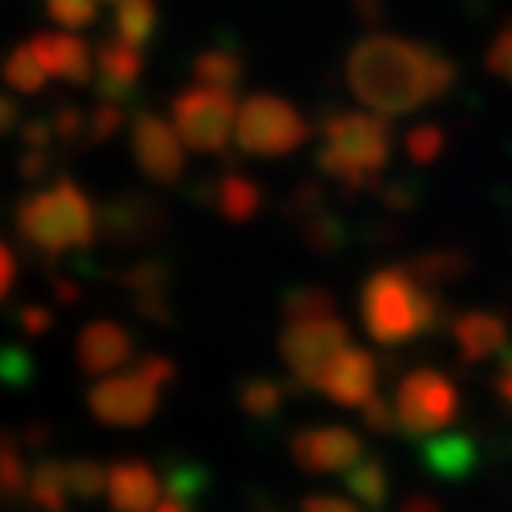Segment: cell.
I'll list each match as a JSON object with an SVG mask.
<instances>
[{"instance_id":"obj_1","label":"cell","mask_w":512,"mask_h":512,"mask_svg":"<svg viewBox=\"0 0 512 512\" xmlns=\"http://www.w3.org/2000/svg\"><path fill=\"white\" fill-rule=\"evenodd\" d=\"M346 84L372 114L399 118L433 103L456 84V65L414 38L368 35L346 57Z\"/></svg>"},{"instance_id":"obj_2","label":"cell","mask_w":512,"mask_h":512,"mask_svg":"<svg viewBox=\"0 0 512 512\" xmlns=\"http://www.w3.org/2000/svg\"><path fill=\"white\" fill-rule=\"evenodd\" d=\"M281 319H285L281 342H277L281 361H285L296 384L319 391L330 365L346 349H353L346 319L338 315V300L319 285H300L285 296Z\"/></svg>"},{"instance_id":"obj_3","label":"cell","mask_w":512,"mask_h":512,"mask_svg":"<svg viewBox=\"0 0 512 512\" xmlns=\"http://www.w3.org/2000/svg\"><path fill=\"white\" fill-rule=\"evenodd\" d=\"M323 148L315 156L319 171L346 194H376L395 152V133L380 114L368 110H330L323 118Z\"/></svg>"},{"instance_id":"obj_4","label":"cell","mask_w":512,"mask_h":512,"mask_svg":"<svg viewBox=\"0 0 512 512\" xmlns=\"http://www.w3.org/2000/svg\"><path fill=\"white\" fill-rule=\"evenodd\" d=\"M19 239L46 258L88 251L99 236V209L69 175H57L50 186H35L16 202Z\"/></svg>"},{"instance_id":"obj_5","label":"cell","mask_w":512,"mask_h":512,"mask_svg":"<svg viewBox=\"0 0 512 512\" xmlns=\"http://www.w3.org/2000/svg\"><path fill=\"white\" fill-rule=\"evenodd\" d=\"M361 323L376 346H406L440 327V289L410 266H384L361 289Z\"/></svg>"},{"instance_id":"obj_6","label":"cell","mask_w":512,"mask_h":512,"mask_svg":"<svg viewBox=\"0 0 512 512\" xmlns=\"http://www.w3.org/2000/svg\"><path fill=\"white\" fill-rule=\"evenodd\" d=\"M171 380H175V361L164 357V353H145L122 376H107V380L92 384V391H88V410L103 425L137 429V425H145L160 410L164 387Z\"/></svg>"},{"instance_id":"obj_7","label":"cell","mask_w":512,"mask_h":512,"mask_svg":"<svg viewBox=\"0 0 512 512\" xmlns=\"http://www.w3.org/2000/svg\"><path fill=\"white\" fill-rule=\"evenodd\" d=\"M308 137L311 122L296 110V103L281 99V95L258 92L239 103L236 145L247 156H262V160L289 156L300 145H308Z\"/></svg>"},{"instance_id":"obj_8","label":"cell","mask_w":512,"mask_h":512,"mask_svg":"<svg viewBox=\"0 0 512 512\" xmlns=\"http://www.w3.org/2000/svg\"><path fill=\"white\" fill-rule=\"evenodd\" d=\"M236 118V92L198 84L171 99V126L179 133V141L202 156H220L228 148V141L236 137Z\"/></svg>"},{"instance_id":"obj_9","label":"cell","mask_w":512,"mask_h":512,"mask_svg":"<svg viewBox=\"0 0 512 512\" xmlns=\"http://www.w3.org/2000/svg\"><path fill=\"white\" fill-rule=\"evenodd\" d=\"M395 414L399 429L418 440H433L459 418V387L452 376L437 368H414L395 387Z\"/></svg>"},{"instance_id":"obj_10","label":"cell","mask_w":512,"mask_h":512,"mask_svg":"<svg viewBox=\"0 0 512 512\" xmlns=\"http://www.w3.org/2000/svg\"><path fill=\"white\" fill-rule=\"evenodd\" d=\"M167 232V213L145 190H122L99 205V236L118 251L152 247Z\"/></svg>"},{"instance_id":"obj_11","label":"cell","mask_w":512,"mask_h":512,"mask_svg":"<svg viewBox=\"0 0 512 512\" xmlns=\"http://www.w3.org/2000/svg\"><path fill=\"white\" fill-rule=\"evenodd\" d=\"M129 148H133V160L141 167L148 183L156 186H175L186 171L183 141L175 126H167L160 114L152 110H137L129 118Z\"/></svg>"},{"instance_id":"obj_12","label":"cell","mask_w":512,"mask_h":512,"mask_svg":"<svg viewBox=\"0 0 512 512\" xmlns=\"http://www.w3.org/2000/svg\"><path fill=\"white\" fill-rule=\"evenodd\" d=\"M293 463L308 475H349L365 459V440L346 425H311L289 444Z\"/></svg>"},{"instance_id":"obj_13","label":"cell","mask_w":512,"mask_h":512,"mask_svg":"<svg viewBox=\"0 0 512 512\" xmlns=\"http://www.w3.org/2000/svg\"><path fill=\"white\" fill-rule=\"evenodd\" d=\"M133 353H137L133 334L114 319H92L76 334V368L95 380H107L110 372L126 368Z\"/></svg>"},{"instance_id":"obj_14","label":"cell","mask_w":512,"mask_h":512,"mask_svg":"<svg viewBox=\"0 0 512 512\" xmlns=\"http://www.w3.org/2000/svg\"><path fill=\"white\" fill-rule=\"evenodd\" d=\"M31 50H35L46 80H61L73 88L95 84V50L88 46V38L73 35V31H38L31 38Z\"/></svg>"},{"instance_id":"obj_15","label":"cell","mask_w":512,"mask_h":512,"mask_svg":"<svg viewBox=\"0 0 512 512\" xmlns=\"http://www.w3.org/2000/svg\"><path fill=\"white\" fill-rule=\"evenodd\" d=\"M319 391L327 395L330 403L346 406V410H365V406L380 395V365H376L372 349H361V346L346 349V353L330 365Z\"/></svg>"},{"instance_id":"obj_16","label":"cell","mask_w":512,"mask_h":512,"mask_svg":"<svg viewBox=\"0 0 512 512\" xmlns=\"http://www.w3.org/2000/svg\"><path fill=\"white\" fill-rule=\"evenodd\" d=\"M164 478L145 459H122L107 475V505L110 512H156L164 501Z\"/></svg>"},{"instance_id":"obj_17","label":"cell","mask_w":512,"mask_h":512,"mask_svg":"<svg viewBox=\"0 0 512 512\" xmlns=\"http://www.w3.org/2000/svg\"><path fill=\"white\" fill-rule=\"evenodd\" d=\"M145 73V57L137 46H129L122 38H103L95 50V95L103 103H126L129 92L137 88V80Z\"/></svg>"},{"instance_id":"obj_18","label":"cell","mask_w":512,"mask_h":512,"mask_svg":"<svg viewBox=\"0 0 512 512\" xmlns=\"http://www.w3.org/2000/svg\"><path fill=\"white\" fill-rule=\"evenodd\" d=\"M213 209L228 224H251L262 209V186L243 171H228L213 183Z\"/></svg>"},{"instance_id":"obj_19","label":"cell","mask_w":512,"mask_h":512,"mask_svg":"<svg viewBox=\"0 0 512 512\" xmlns=\"http://www.w3.org/2000/svg\"><path fill=\"white\" fill-rule=\"evenodd\" d=\"M452 334H456L459 353L467 361H486V357H494L497 349L505 346L509 330L490 311H467V315H459L456 323H452Z\"/></svg>"},{"instance_id":"obj_20","label":"cell","mask_w":512,"mask_h":512,"mask_svg":"<svg viewBox=\"0 0 512 512\" xmlns=\"http://www.w3.org/2000/svg\"><path fill=\"white\" fill-rule=\"evenodd\" d=\"M69 463L42 456L31 467V505L38 512H69Z\"/></svg>"},{"instance_id":"obj_21","label":"cell","mask_w":512,"mask_h":512,"mask_svg":"<svg viewBox=\"0 0 512 512\" xmlns=\"http://www.w3.org/2000/svg\"><path fill=\"white\" fill-rule=\"evenodd\" d=\"M190 73H194V80H198L202 88L236 92L239 84H243V73H247V65H243L239 50H232V46H209V50H202V54L194 57Z\"/></svg>"},{"instance_id":"obj_22","label":"cell","mask_w":512,"mask_h":512,"mask_svg":"<svg viewBox=\"0 0 512 512\" xmlns=\"http://www.w3.org/2000/svg\"><path fill=\"white\" fill-rule=\"evenodd\" d=\"M0 501L12 509L31 501V467L16 433H0Z\"/></svg>"},{"instance_id":"obj_23","label":"cell","mask_w":512,"mask_h":512,"mask_svg":"<svg viewBox=\"0 0 512 512\" xmlns=\"http://www.w3.org/2000/svg\"><path fill=\"white\" fill-rule=\"evenodd\" d=\"M349 497L361 501L365 512H384L391 501V471H387L384 459H361L353 471L346 475Z\"/></svg>"},{"instance_id":"obj_24","label":"cell","mask_w":512,"mask_h":512,"mask_svg":"<svg viewBox=\"0 0 512 512\" xmlns=\"http://www.w3.org/2000/svg\"><path fill=\"white\" fill-rule=\"evenodd\" d=\"M236 406L251 421H274L285 406V387L274 376H247L236 387Z\"/></svg>"},{"instance_id":"obj_25","label":"cell","mask_w":512,"mask_h":512,"mask_svg":"<svg viewBox=\"0 0 512 512\" xmlns=\"http://www.w3.org/2000/svg\"><path fill=\"white\" fill-rule=\"evenodd\" d=\"M421 459L425 467L440 478H463L475 463V452L463 437H433L421 444Z\"/></svg>"},{"instance_id":"obj_26","label":"cell","mask_w":512,"mask_h":512,"mask_svg":"<svg viewBox=\"0 0 512 512\" xmlns=\"http://www.w3.org/2000/svg\"><path fill=\"white\" fill-rule=\"evenodd\" d=\"M156 23H160L156 0H126L114 12V38H122L129 46L145 50L148 42H152V35H156Z\"/></svg>"},{"instance_id":"obj_27","label":"cell","mask_w":512,"mask_h":512,"mask_svg":"<svg viewBox=\"0 0 512 512\" xmlns=\"http://www.w3.org/2000/svg\"><path fill=\"white\" fill-rule=\"evenodd\" d=\"M296 228H300V236H304V243L315 255H334L346 243V224H342V217H334L330 209H319L311 217L296 220Z\"/></svg>"},{"instance_id":"obj_28","label":"cell","mask_w":512,"mask_h":512,"mask_svg":"<svg viewBox=\"0 0 512 512\" xmlns=\"http://www.w3.org/2000/svg\"><path fill=\"white\" fill-rule=\"evenodd\" d=\"M4 84L16 88L19 95H38L46 88V73L38 65L31 42H23V46H16L12 54L4 57Z\"/></svg>"},{"instance_id":"obj_29","label":"cell","mask_w":512,"mask_h":512,"mask_svg":"<svg viewBox=\"0 0 512 512\" xmlns=\"http://www.w3.org/2000/svg\"><path fill=\"white\" fill-rule=\"evenodd\" d=\"M57 148H88V107L80 103H57L50 114Z\"/></svg>"},{"instance_id":"obj_30","label":"cell","mask_w":512,"mask_h":512,"mask_svg":"<svg viewBox=\"0 0 512 512\" xmlns=\"http://www.w3.org/2000/svg\"><path fill=\"white\" fill-rule=\"evenodd\" d=\"M107 467L99 459H69V490L76 501H95L107 494Z\"/></svg>"},{"instance_id":"obj_31","label":"cell","mask_w":512,"mask_h":512,"mask_svg":"<svg viewBox=\"0 0 512 512\" xmlns=\"http://www.w3.org/2000/svg\"><path fill=\"white\" fill-rule=\"evenodd\" d=\"M103 0H46V12L61 31H84L99 19Z\"/></svg>"},{"instance_id":"obj_32","label":"cell","mask_w":512,"mask_h":512,"mask_svg":"<svg viewBox=\"0 0 512 512\" xmlns=\"http://www.w3.org/2000/svg\"><path fill=\"white\" fill-rule=\"evenodd\" d=\"M403 148L410 156V164H433L440 152H444V129L440 126H414L403 137Z\"/></svg>"},{"instance_id":"obj_33","label":"cell","mask_w":512,"mask_h":512,"mask_svg":"<svg viewBox=\"0 0 512 512\" xmlns=\"http://www.w3.org/2000/svg\"><path fill=\"white\" fill-rule=\"evenodd\" d=\"M122 126H126V110L118 107V103H103L99 99L95 107H88V148L110 141Z\"/></svg>"},{"instance_id":"obj_34","label":"cell","mask_w":512,"mask_h":512,"mask_svg":"<svg viewBox=\"0 0 512 512\" xmlns=\"http://www.w3.org/2000/svg\"><path fill=\"white\" fill-rule=\"evenodd\" d=\"M361 418H365V429H372L376 437H391L395 429H399V414H395V403L384 399V395H376L372 403L361 410Z\"/></svg>"},{"instance_id":"obj_35","label":"cell","mask_w":512,"mask_h":512,"mask_svg":"<svg viewBox=\"0 0 512 512\" xmlns=\"http://www.w3.org/2000/svg\"><path fill=\"white\" fill-rule=\"evenodd\" d=\"M27 376H31V357H27L23 349H4V353H0V380L23 384Z\"/></svg>"},{"instance_id":"obj_36","label":"cell","mask_w":512,"mask_h":512,"mask_svg":"<svg viewBox=\"0 0 512 512\" xmlns=\"http://www.w3.org/2000/svg\"><path fill=\"white\" fill-rule=\"evenodd\" d=\"M376 198H380V205L391 209V213H403V209L414 205V186L403 183V179H399V183H384L376 190Z\"/></svg>"},{"instance_id":"obj_37","label":"cell","mask_w":512,"mask_h":512,"mask_svg":"<svg viewBox=\"0 0 512 512\" xmlns=\"http://www.w3.org/2000/svg\"><path fill=\"white\" fill-rule=\"evenodd\" d=\"M50 327H54V311L50 308H42V304H27V308L19 311V330H23V334L38 338V334H46Z\"/></svg>"},{"instance_id":"obj_38","label":"cell","mask_w":512,"mask_h":512,"mask_svg":"<svg viewBox=\"0 0 512 512\" xmlns=\"http://www.w3.org/2000/svg\"><path fill=\"white\" fill-rule=\"evenodd\" d=\"M490 69H494L497 76H505L512 84V23L497 35L494 50H490Z\"/></svg>"},{"instance_id":"obj_39","label":"cell","mask_w":512,"mask_h":512,"mask_svg":"<svg viewBox=\"0 0 512 512\" xmlns=\"http://www.w3.org/2000/svg\"><path fill=\"white\" fill-rule=\"evenodd\" d=\"M16 274H19V258L16 251L8 247V239H0V304L12 296L16 289Z\"/></svg>"},{"instance_id":"obj_40","label":"cell","mask_w":512,"mask_h":512,"mask_svg":"<svg viewBox=\"0 0 512 512\" xmlns=\"http://www.w3.org/2000/svg\"><path fill=\"white\" fill-rule=\"evenodd\" d=\"M300 512H361L349 497L338 494H308L300 501Z\"/></svg>"},{"instance_id":"obj_41","label":"cell","mask_w":512,"mask_h":512,"mask_svg":"<svg viewBox=\"0 0 512 512\" xmlns=\"http://www.w3.org/2000/svg\"><path fill=\"white\" fill-rule=\"evenodd\" d=\"M46 171H50V152H31V148H27V152L19 156V179H23V183H38Z\"/></svg>"},{"instance_id":"obj_42","label":"cell","mask_w":512,"mask_h":512,"mask_svg":"<svg viewBox=\"0 0 512 512\" xmlns=\"http://www.w3.org/2000/svg\"><path fill=\"white\" fill-rule=\"evenodd\" d=\"M19 126V103L12 95H0V137H8Z\"/></svg>"},{"instance_id":"obj_43","label":"cell","mask_w":512,"mask_h":512,"mask_svg":"<svg viewBox=\"0 0 512 512\" xmlns=\"http://www.w3.org/2000/svg\"><path fill=\"white\" fill-rule=\"evenodd\" d=\"M54 296L61 304H76L80 300V281L76 277H54Z\"/></svg>"},{"instance_id":"obj_44","label":"cell","mask_w":512,"mask_h":512,"mask_svg":"<svg viewBox=\"0 0 512 512\" xmlns=\"http://www.w3.org/2000/svg\"><path fill=\"white\" fill-rule=\"evenodd\" d=\"M399 512H444V509H440L437 497H429V494H410V497L403 501V505H399Z\"/></svg>"},{"instance_id":"obj_45","label":"cell","mask_w":512,"mask_h":512,"mask_svg":"<svg viewBox=\"0 0 512 512\" xmlns=\"http://www.w3.org/2000/svg\"><path fill=\"white\" fill-rule=\"evenodd\" d=\"M156 512H194V509H190V501H183V497L164 494V501L156 505Z\"/></svg>"},{"instance_id":"obj_46","label":"cell","mask_w":512,"mask_h":512,"mask_svg":"<svg viewBox=\"0 0 512 512\" xmlns=\"http://www.w3.org/2000/svg\"><path fill=\"white\" fill-rule=\"evenodd\" d=\"M501 395H505V403L512 406V365H505V372H501Z\"/></svg>"},{"instance_id":"obj_47","label":"cell","mask_w":512,"mask_h":512,"mask_svg":"<svg viewBox=\"0 0 512 512\" xmlns=\"http://www.w3.org/2000/svg\"><path fill=\"white\" fill-rule=\"evenodd\" d=\"M353 4L361 8V16H368V19L380 16V0H353Z\"/></svg>"},{"instance_id":"obj_48","label":"cell","mask_w":512,"mask_h":512,"mask_svg":"<svg viewBox=\"0 0 512 512\" xmlns=\"http://www.w3.org/2000/svg\"><path fill=\"white\" fill-rule=\"evenodd\" d=\"M103 4H114V8H122V4H126V0H103Z\"/></svg>"}]
</instances>
